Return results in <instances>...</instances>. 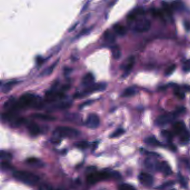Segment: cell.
Listing matches in <instances>:
<instances>
[{
    "mask_svg": "<svg viewBox=\"0 0 190 190\" xmlns=\"http://www.w3.org/2000/svg\"><path fill=\"white\" fill-rule=\"evenodd\" d=\"M121 177V175L116 171L111 172H92L88 175L86 177V182L89 185H94L103 181L109 179L119 180Z\"/></svg>",
    "mask_w": 190,
    "mask_h": 190,
    "instance_id": "7a4b0ae2",
    "label": "cell"
},
{
    "mask_svg": "<svg viewBox=\"0 0 190 190\" xmlns=\"http://www.w3.org/2000/svg\"><path fill=\"white\" fill-rule=\"evenodd\" d=\"M27 128L30 134L33 136H36L40 133L39 126L34 122H29L27 124Z\"/></svg>",
    "mask_w": 190,
    "mask_h": 190,
    "instance_id": "4fadbf2b",
    "label": "cell"
},
{
    "mask_svg": "<svg viewBox=\"0 0 190 190\" xmlns=\"http://www.w3.org/2000/svg\"><path fill=\"white\" fill-rule=\"evenodd\" d=\"M139 180L141 184L145 186H151L153 184V178L150 174L147 173H141L138 176Z\"/></svg>",
    "mask_w": 190,
    "mask_h": 190,
    "instance_id": "8fae6325",
    "label": "cell"
},
{
    "mask_svg": "<svg viewBox=\"0 0 190 190\" xmlns=\"http://www.w3.org/2000/svg\"><path fill=\"white\" fill-rule=\"evenodd\" d=\"M1 167L4 170H10L12 168V166L10 165L9 162H2Z\"/></svg>",
    "mask_w": 190,
    "mask_h": 190,
    "instance_id": "e575fe53",
    "label": "cell"
},
{
    "mask_svg": "<svg viewBox=\"0 0 190 190\" xmlns=\"http://www.w3.org/2000/svg\"><path fill=\"white\" fill-rule=\"evenodd\" d=\"M57 64H58V61H56L54 63H53L51 65L49 66L47 68L45 69L43 72H41L40 76H47L50 75L53 72L54 69L55 68L56 66L57 65Z\"/></svg>",
    "mask_w": 190,
    "mask_h": 190,
    "instance_id": "d4e9b609",
    "label": "cell"
},
{
    "mask_svg": "<svg viewBox=\"0 0 190 190\" xmlns=\"http://www.w3.org/2000/svg\"><path fill=\"white\" fill-rule=\"evenodd\" d=\"M180 182L182 186H184V187L187 186V182L182 176H180Z\"/></svg>",
    "mask_w": 190,
    "mask_h": 190,
    "instance_id": "8d00e7d4",
    "label": "cell"
},
{
    "mask_svg": "<svg viewBox=\"0 0 190 190\" xmlns=\"http://www.w3.org/2000/svg\"><path fill=\"white\" fill-rule=\"evenodd\" d=\"M119 190H137L134 186L128 184H123L119 186Z\"/></svg>",
    "mask_w": 190,
    "mask_h": 190,
    "instance_id": "4dcf8cb0",
    "label": "cell"
},
{
    "mask_svg": "<svg viewBox=\"0 0 190 190\" xmlns=\"http://www.w3.org/2000/svg\"><path fill=\"white\" fill-rule=\"evenodd\" d=\"M94 82V76L91 72H88L83 76L82 79V85L86 86V88L93 85Z\"/></svg>",
    "mask_w": 190,
    "mask_h": 190,
    "instance_id": "2e32d148",
    "label": "cell"
},
{
    "mask_svg": "<svg viewBox=\"0 0 190 190\" xmlns=\"http://www.w3.org/2000/svg\"><path fill=\"white\" fill-rule=\"evenodd\" d=\"M144 142H146L147 144H152L154 146H161V143L160 142L158 141L157 139L154 137H149L146 138L144 139Z\"/></svg>",
    "mask_w": 190,
    "mask_h": 190,
    "instance_id": "83f0119b",
    "label": "cell"
},
{
    "mask_svg": "<svg viewBox=\"0 0 190 190\" xmlns=\"http://www.w3.org/2000/svg\"><path fill=\"white\" fill-rule=\"evenodd\" d=\"M185 111V109L181 107L174 112L160 115L156 119L155 125L157 126H164L167 125L174 121L178 115L184 113Z\"/></svg>",
    "mask_w": 190,
    "mask_h": 190,
    "instance_id": "277c9868",
    "label": "cell"
},
{
    "mask_svg": "<svg viewBox=\"0 0 190 190\" xmlns=\"http://www.w3.org/2000/svg\"><path fill=\"white\" fill-rule=\"evenodd\" d=\"M171 7L172 10H174L176 11H182L185 9V7L184 3L180 1H174L171 3Z\"/></svg>",
    "mask_w": 190,
    "mask_h": 190,
    "instance_id": "44dd1931",
    "label": "cell"
},
{
    "mask_svg": "<svg viewBox=\"0 0 190 190\" xmlns=\"http://www.w3.org/2000/svg\"><path fill=\"white\" fill-rule=\"evenodd\" d=\"M161 135L167 141H171L173 138V135L170 132L167 130H164L161 132Z\"/></svg>",
    "mask_w": 190,
    "mask_h": 190,
    "instance_id": "f1b7e54d",
    "label": "cell"
},
{
    "mask_svg": "<svg viewBox=\"0 0 190 190\" xmlns=\"http://www.w3.org/2000/svg\"><path fill=\"white\" fill-rule=\"evenodd\" d=\"M111 53L112 56L115 59H119L121 55V51L118 46H114L111 47Z\"/></svg>",
    "mask_w": 190,
    "mask_h": 190,
    "instance_id": "4316f807",
    "label": "cell"
},
{
    "mask_svg": "<svg viewBox=\"0 0 190 190\" xmlns=\"http://www.w3.org/2000/svg\"><path fill=\"white\" fill-rule=\"evenodd\" d=\"M64 93L62 92H57L55 90H51L47 92L45 95V100L48 103L58 101L59 100L63 98Z\"/></svg>",
    "mask_w": 190,
    "mask_h": 190,
    "instance_id": "9c48e42d",
    "label": "cell"
},
{
    "mask_svg": "<svg viewBox=\"0 0 190 190\" xmlns=\"http://www.w3.org/2000/svg\"><path fill=\"white\" fill-rule=\"evenodd\" d=\"M151 27V22L147 19L142 18L136 21L133 29L137 32L142 33L147 31Z\"/></svg>",
    "mask_w": 190,
    "mask_h": 190,
    "instance_id": "52a82bcc",
    "label": "cell"
},
{
    "mask_svg": "<svg viewBox=\"0 0 190 190\" xmlns=\"http://www.w3.org/2000/svg\"><path fill=\"white\" fill-rule=\"evenodd\" d=\"M176 68V66L174 64H173L172 65L170 66L166 70L165 72V76H170L174 72L175 69Z\"/></svg>",
    "mask_w": 190,
    "mask_h": 190,
    "instance_id": "836d02e7",
    "label": "cell"
},
{
    "mask_svg": "<svg viewBox=\"0 0 190 190\" xmlns=\"http://www.w3.org/2000/svg\"><path fill=\"white\" fill-rule=\"evenodd\" d=\"M44 62V59L40 56L37 57L36 59V62H37V65H41L42 64H43Z\"/></svg>",
    "mask_w": 190,
    "mask_h": 190,
    "instance_id": "ab89813d",
    "label": "cell"
},
{
    "mask_svg": "<svg viewBox=\"0 0 190 190\" xmlns=\"http://www.w3.org/2000/svg\"><path fill=\"white\" fill-rule=\"evenodd\" d=\"M103 37L105 41H107L108 43H113L115 42V37L114 35L109 30L105 31L103 34Z\"/></svg>",
    "mask_w": 190,
    "mask_h": 190,
    "instance_id": "7402d4cb",
    "label": "cell"
},
{
    "mask_svg": "<svg viewBox=\"0 0 190 190\" xmlns=\"http://www.w3.org/2000/svg\"><path fill=\"white\" fill-rule=\"evenodd\" d=\"M125 131L123 128H118L111 135V138H117L125 133Z\"/></svg>",
    "mask_w": 190,
    "mask_h": 190,
    "instance_id": "f546056e",
    "label": "cell"
},
{
    "mask_svg": "<svg viewBox=\"0 0 190 190\" xmlns=\"http://www.w3.org/2000/svg\"><path fill=\"white\" fill-rule=\"evenodd\" d=\"M174 182H166V183H165V184L162 185V186H161V187H160V188H165V187H169V186H172V185H174Z\"/></svg>",
    "mask_w": 190,
    "mask_h": 190,
    "instance_id": "f35d334b",
    "label": "cell"
},
{
    "mask_svg": "<svg viewBox=\"0 0 190 190\" xmlns=\"http://www.w3.org/2000/svg\"><path fill=\"white\" fill-rule=\"evenodd\" d=\"M40 190H53L50 186L45 184L42 185L40 187Z\"/></svg>",
    "mask_w": 190,
    "mask_h": 190,
    "instance_id": "74e56055",
    "label": "cell"
},
{
    "mask_svg": "<svg viewBox=\"0 0 190 190\" xmlns=\"http://www.w3.org/2000/svg\"><path fill=\"white\" fill-rule=\"evenodd\" d=\"M79 134L80 132L76 129L65 126L59 127L54 131L55 135L64 138H74L78 137Z\"/></svg>",
    "mask_w": 190,
    "mask_h": 190,
    "instance_id": "5b68a950",
    "label": "cell"
},
{
    "mask_svg": "<svg viewBox=\"0 0 190 190\" xmlns=\"http://www.w3.org/2000/svg\"><path fill=\"white\" fill-rule=\"evenodd\" d=\"M180 140L183 144H187L190 142V133L187 130L180 136Z\"/></svg>",
    "mask_w": 190,
    "mask_h": 190,
    "instance_id": "484cf974",
    "label": "cell"
},
{
    "mask_svg": "<svg viewBox=\"0 0 190 190\" xmlns=\"http://www.w3.org/2000/svg\"><path fill=\"white\" fill-rule=\"evenodd\" d=\"M135 58L133 56H131L128 58L127 62L123 65V68L124 70V73L123 74V78H126L130 74L135 64Z\"/></svg>",
    "mask_w": 190,
    "mask_h": 190,
    "instance_id": "30bf717a",
    "label": "cell"
},
{
    "mask_svg": "<svg viewBox=\"0 0 190 190\" xmlns=\"http://www.w3.org/2000/svg\"><path fill=\"white\" fill-rule=\"evenodd\" d=\"M187 129L186 128V125L183 121H177L174 124V132L176 135H178L179 137Z\"/></svg>",
    "mask_w": 190,
    "mask_h": 190,
    "instance_id": "5bb4252c",
    "label": "cell"
},
{
    "mask_svg": "<svg viewBox=\"0 0 190 190\" xmlns=\"http://www.w3.org/2000/svg\"><path fill=\"white\" fill-rule=\"evenodd\" d=\"M0 157L2 162H9L12 160V156L9 152L1 150L0 152Z\"/></svg>",
    "mask_w": 190,
    "mask_h": 190,
    "instance_id": "cb8c5ba5",
    "label": "cell"
},
{
    "mask_svg": "<svg viewBox=\"0 0 190 190\" xmlns=\"http://www.w3.org/2000/svg\"><path fill=\"white\" fill-rule=\"evenodd\" d=\"M100 118L98 115L92 113L89 115L85 121V125L89 128L96 129L100 125Z\"/></svg>",
    "mask_w": 190,
    "mask_h": 190,
    "instance_id": "ba28073f",
    "label": "cell"
},
{
    "mask_svg": "<svg viewBox=\"0 0 190 190\" xmlns=\"http://www.w3.org/2000/svg\"><path fill=\"white\" fill-rule=\"evenodd\" d=\"M182 70L184 72H190V59L187 60L185 61L183 64L182 65Z\"/></svg>",
    "mask_w": 190,
    "mask_h": 190,
    "instance_id": "d6a6232c",
    "label": "cell"
},
{
    "mask_svg": "<svg viewBox=\"0 0 190 190\" xmlns=\"http://www.w3.org/2000/svg\"><path fill=\"white\" fill-rule=\"evenodd\" d=\"M13 177L16 180L29 186H34L39 181L37 175L26 171H16L13 172Z\"/></svg>",
    "mask_w": 190,
    "mask_h": 190,
    "instance_id": "3957f363",
    "label": "cell"
},
{
    "mask_svg": "<svg viewBox=\"0 0 190 190\" xmlns=\"http://www.w3.org/2000/svg\"><path fill=\"white\" fill-rule=\"evenodd\" d=\"M42 106L43 103L37 95L27 93L21 95L18 102L15 103L11 107V110L17 111L28 107L40 109L42 107Z\"/></svg>",
    "mask_w": 190,
    "mask_h": 190,
    "instance_id": "6da1fadb",
    "label": "cell"
},
{
    "mask_svg": "<svg viewBox=\"0 0 190 190\" xmlns=\"http://www.w3.org/2000/svg\"><path fill=\"white\" fill-rule=\"evenodd\" d=\"M176 190V189H174H174H171V190Z\"/></svg>",
    "mask_w": 190,
    "mask_h": 190,
    "instance_id": "60d3db41",
    "label": "cell"
},
{
    "mask_svg": "<svg viewBox=\"0 0 190 190\" xmlns=\"http://www.w3.org/2000/svg\"><path fill=\"white\" fill-rule=\"evenodd\" d=\"M157 170L160 171L165 176H169L172 174V171L170 165L164 161L158 164Z\"/></svg>",
    "mask_w": 190,
    "mask_h": 190,
    "instance_id": "7c38bea8",
    "label": "cell"
},
{
    "mask_svg": "<svg viewBox=\"0 0 190 190\" xmlns=\"http://www.w3.org/2000/svg\"><path fill=\"white\" fill-rule=\"evenodd\" d=\"M76 146L80 149H85L88 147L89 143L86 141H81L76 143Z\"/></svg>",
    "mask_w": 190,
    "mask_h": 190,
    "instance_id": "1f68e13d",
    "label": "cell"
},
{
    "mask_svg": "<svg viewBox=\"0 0 190 190\" xmlns=\"http://www.w3.org/2000/svg\"><path fill=\"white\" fill-rule=\"evenodd\" d=\"M32 117L39 120L44 121H54L55 120V118L50 115L43 114V113H35L32 115Z\"/></svg>",
    "mask_w": 190,
    "mask_h": 190,
    "instance_id": "ac0fdd59",
    "label": "cell"
},
{
    "mask_svg": "<svg viewBox=\"0 0 190 190\" xmlns=\"http://www.w3.org/2000/svg\"><path fill=\"white\" fill-rule=\"evenodd\" d=\"M144 13V11L142 8H137L133 10L127 16V19L129 21H134L136 20L138 16L143 15Z\"/></svg>",
    "mask_w": 190,
    "mask_h": 190,
    "instance_id": "9a60e30c",
    "label": "cell"
},
{
    "mask_svg": "<svg viewBox=\"0 0 190 190\" xmlns=\"http://www.w3.org/2000/svg\"><path fill=\"white\" fill-rule=\"evenodd\" d=\"M113 30L115 33L119 36H125L127 33V29L124 26L121 25V24H115L113 26Z\"/></svg>",
    "mask_w": 190,
    "mask_h": 190,
    "instance_id": "ffe728a7",
    "label": "cell"
},
{
    "mask_svg": "<svg viewBox=\"0 0 190 190\" xmlns=\"http://www.w3.org/2000/svg\"><path fill=\"white\" fill-rule=\"evenodd\" d=\"M26 163L30 166L36 168H41L44 166L43 161L37 158H29L26 161Z\"/></svg>",
    "mask_w": 190,
    "mask_h": 190,
    "instance_id": "e0dca14e",
    "label": "cell"
},
{
    "mask_svg": "<svg viewBox=\"0 0 190 190\" xmlns=\"http://www.w3.org/2000/svg\"><path fill=\"white\" fill-rule=\"evenodd\" d=\"M106 87H107V84L104 82L93 84L91 86L86 88L83 92L76 94L75 97L76 98H82V97H84V96L89 95V94H92L94 92L103 91V90H105Z\"/></svg>",
    "mask_w": 190,
    "mask_h": 190,
    "instance_id": "8992f818",
    "label": "cell"
},
{
    "mask_svg": "<svg viewBox=\"0 0 190 190\" xmlns=\"http://www.w3.org/2000/svg\"><path fill=\"white\" fill-rule=\"evenodd\" d=\"M184 25L185 27V29L187 31H190V22L189 21L185 20L184 21Z\"/></svg>",
    "mask_w": 190,
    "mask_h": 190,
    "instance_id": "d590c367",
    "label": "cell"
},
{
    "mask_svg": "<svg viewBox=\"0 0 190 190\" xmlns=\"http://www.w3.org/2000/svg\"><path fill=\"white\" fill-rule=\"evenodd\" d=\"M136 89L135 87L131 86V87H128L127 88L125 89L123 92L122 93L121 97H129L133 96L136 94Z\"/></svg>",
    "mask_w": 190,
    "mask_h": 190,
    "instance_id": "603a6c76",
    "label": "cell"
},
{
    "mask_svg": "<svg viewBox=\"0 0 190 190\" xmlns=\"http://www.w3.org/2000/svg\"><path fill=\"white\" fill-rule=\"evenodd\" d=\"M17 83H18V82L15 80L7 82L2 86V92H3V93L6 94L10 92L13 86L16 85Z\"/></svg>",
    "mask_w": 190,
    "mask_h": 190,
    "instance_id": "d6986e66",
    "label": "cell"
}]
</instances>
